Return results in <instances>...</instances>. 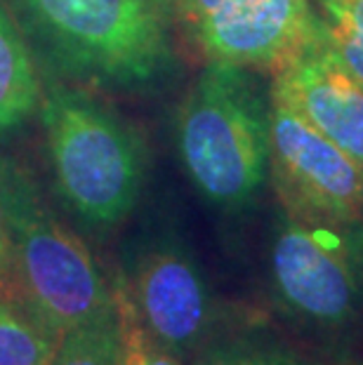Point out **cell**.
Returning a JSON list of instances; mask_svg holds the SVG:
<instances>
[{
    "label": "cell",
    "instance_id": "5",
    "mask_svg": "<svg viewBox=\"0 0 363 365\" xmlns=\"http://www.w3.org/2000/svg\"><path fill=\"white\" fill-rule=\"evenodd\" d=\"M274 292L290 316L319 330L363 318V222H305L285 212L269 252Z\"/></svg>",
    "mask_w": 363,
    "mask_h": 365
},
{
    "label": "cell",
    "instance_id": "12",
    "mask_svg": "<svg viewBox=\"0 0 363 365\" xmlns=\"http://www.w3.org/2000/svg\"><path fill=\"white\" fill-rule=\"evenodd\" d=\"M123 339L116 302L109 312L61 335L48 365H121Z\"/></svg>",
    "mask_w": 363,
    "mask_h": 365
},
{
    "label": "cell",
    "instance_id": "14",
    "mask_svg": "<svg viewBox=\"0 0 363 365\" xmlns=\"http://www.w3.org/2000/svg\"><path fill=\"white\" fill-rule=\"evenodd\" d=\"M196 365H309L295 349L269 337H231L215 341Z\"/></svg>",
    "mask_w": 363,
    "mask_h": 365
},
{
    "label": "cell",
    "instance_id": "2",
    "mask_svg": "<svg viewBox=\"0 0 363 365\" xmlns=\"http://www.w3.org/2000/svg\"><path fill=\"white\" fill-rule=\"evenodd\" d=\"M38 115L59 198L90 227L121 224L144 186V137L102 99L52 76L43 81Z\"/></svg>",
    "mask_w": 363,
    "mask_h": 365
},
{
    "label": "cell",
    "instance_id": "1",
    "mask_svg": "<svg viewBox=\"0 0 363 365\" xmlns=\"http://www.w3.org/2000/svg\"><path fill=\"white\" fill-rule=\"evenodd\" d=\"M31 50L61 76L144 90L175 68L173 12L158 0H10Z\"/></svg>",
    "mask_w": 363,
    "mask_h": 365
},
{
    "label": "cell",
    "instance_id": "10",
    "mask_svg": "<svg viewBox=\"0 0 363 365\" xmlns=\"http://www.w3.org/2000/svg\"><path fill=\"white\" fill-rule=\"evenodd\" d=\"M43 81L24 31L0 3V142L31 120L41 104Z\"/></svg>",
    "mask_w": 363,
    "mask_h": 365
},
{
    "label": "cell",
    "instance_id": "16",
    "mask_svg": "<svg viewBox=\"0 0 363 365\" xmlns=\"http://www.w3.org/2000/svg\"><path fill=\"white\" fill-rule=\"evenodd\" d=\"M0 290H17L12 278V257H10V238H7L3 207H0Z\"/></svg>",
    "mask_w": 363,
    "mask_h": 365
},
{
    "label": "cell",
    "instance_id": "7",
    "mask_svg": "<svg viewBox=\"0 0 363 365\" xmlns=\"http://www.w3.org/2000/svg\"><path fill=\"white\" fill-rule=\"evenodd\" d=\"M269 177L283 210L305 222H354L363 215V168L272 97Z\"/></svg>",
    "mask_w": 363,
    "mask_h": 365
},
{
    "label": "cell",
    "instance_id": "9",
    "mask_svg": "<svg viewBox=\"0 0 363 365\" xmlns=\"http://www.w3.org/2000/svg\"><path fill=\"white\" fill-rule=\"evenodd\" d=\"M269 95L347 151L363 168V83L319 36L272 73Z\"/></svg>",
    "mask_w": 363,
    "mask_h": 365
},
{
    "label": "cell",
    "instance_id": "13",
    "mask_svg": "<svg viewBox=\"0 0 363 365\" xmlns=\"http://www.w3.org/2000/svg\"><path fill=\"white\" fill-rule=\"evenodd\" d=\"M321 36L363 83V0H312Z\"/></svg>",
    "mask_w": 363,
    "mask_h": 365
},
{
    "label": "cell",
    "instance_id": "6",
    "mask_svg": "<svg viewBox=\"0 0 363 365\" xmlns=\"http://www.w3.org/2000/svg\"><path fill=\"white\" fill-rule=\"evenodd\" d=\"M173 17L205 61L276 73L319 36L312 0H173Z\"/></svg>",
    "mask_w": 363,
    "mask_h": 365
},
{
    "label": "cell",
    "instance_id": "8",
    "mask_svg": "<svg viewBox=\"0 0 363 365\" xmlns=\"http://www.w3.org/2000/svg\"><path fill=\"white\" fill-rule=\"evenodd\" d=\"M144 330L177 356L205 339L213 325V294L187 247L173 236L156 238L135 255L121 276Z\"/></svg>",
    "mask_w": 363,
    "mask_h": 365
},
{
    "label": "cell",
    "instance_id": "3",
    "mask_svg": "<svg viewBox=\"0 0 363 365\" xmlns=\"http://www.w3.org/2000/svg\"><path fill=\"white\" fill-rule=\"evenodd\" d=\"M177 153L208 203L236 212L269 177L272 95L250 68L208 61L177 111Z\"/></svg>",
    "mask_w": 363,
    "mask_h": 365
},
{
    "label": "cell",
    "instance_id": "15",
    "mask_svg": "<svg viewBox=\"0 0 363 365\" xmlns=\"http://www.w3.org/2000/svg\"><path fill=\"white\" fill-rule=\"evenodd\" d=\"M111 287H113V302L116 309H118V321H121V339H123L121 365H182L177 354L163 349L144 330L121 276L116 278Z\"/></svg>",
    "mask_w": 363,
    "mask_h": 365
},
{
    "label": "cell",
    "instance_id": "11",
    "mask_svg": "<svg viewBox=\"0 0 363 365\" xmlns=\"http://www.w3.org/2000/svg\"><path fill=\"white\" fill-rule=\"evenodd\" d=\"M59 339L17 290H0V365H48Z\"/></svg>",
    "mask_w": 363,
    "mask_h": 365
},
{
    "label": "cell",
    "instance_id": "4",
    "mask_svg": "<svg viewBox=\"0 0 363 365\" xmlns=\"http://www.w3.org/2000/svg\"><path fill=\"white\" fill-rule=\"evenodd\" d=\"M0 207L17 294L52 332L61 337L109 312L113 287L88 245L59 220L34 177L7 156H0Z\"/></svg>",
    "mask_w": 363,
    "mask_h": 365
},
{
    "label": "cell",
    "instance_id": "17",
    "mask_svg": "<svg viewBox=\"0 0 363 365\" xmlns=\"http://www.w3.org/2000/svg\"><path fill=\"white\" fill-rule=\"evenodd\" d=\"M158 3H160V5H165L168 10H170V3H173V0H158ZM170 12H173V10H170Z\"/></svg>",
    "mask_w": 363,
    "mask_h": 365
}]
</instances>
